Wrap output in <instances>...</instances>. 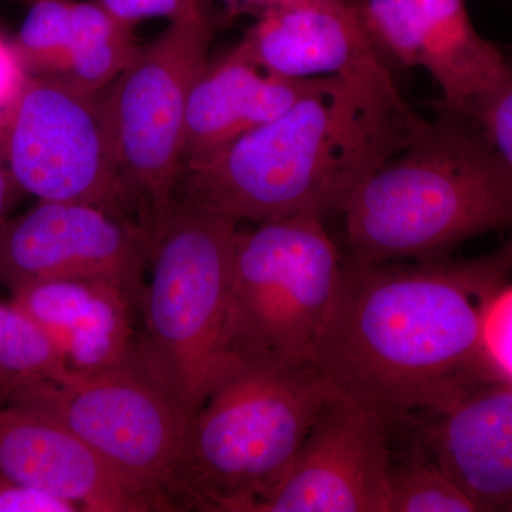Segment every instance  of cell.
<instances>
[{
	"label": "cell",
	"instance_id": "4316f807",
	"mask_svg": "<svg viewBox=\"0 0 512 512\" xmlns=\"http://www.w3.org/2000/svg\"><path fill=\"white\" fill-rule=\"evenodd\" d=\"M221 2L225 3L228 8L237 10V12L258 13L259 10L266 8V6L271 5L276 0H221Z\"/></svg>",
	"mask_w": 512,
	"mask_h": 512
},
{
	"label": "cell",
	"instance_id": "277c9868",
	"mask_svg": "<svg viewBox=\"0 0 512 512\" xmlns=\"http://www.w3.org/2000/svg\"><path fill=\"white\" fill-rule=\"evenodd\" d=\"M335 393L312 363L231 349L188 426L178 510L251 512Z\"/></svg>",
	"mask_w": 512,
	"mask_h": 512
},
{
	"label": "cell",
	"instance_id": "3957f363",
	"mask_svg": "<svg viewBox=\"0 0 512 512\" xmlns=\"http://www.w3.org/2000/svg\"><path fill=\"white\" fill-rule=\"evenodd\" d=\"M342 215L355 261L444 258L478 235L512 231V174L473 117L439 106Z\"/></svg>",
	"mask_w": 512,
	"mask_h": 512
},
{
	"label": "cell",
	"instance_id": "7a4b0ae2",
	"mask_svg": "<svg viewBox=\"0 0 512 512\" xmlns=\"http://www.w3.org/2000/svg\"><path fill=\"white\" fill-rule=\"evenodd\" d=\"M427 120L372 56L320 77L274 120L214 156L184 164L175 200L255 224L343 214L356 191Z\"/></svg>",
	"mask_w": 512,
	"mask_h": 512
},
{
	"label": "cell",
	"instance_id": "8fae6325",
	"mask_svg": "<svg viewBox=\"0 0 512 512\" xmlns=\"http://www.w3.org/2000/svg\"><path fill=\"white\" fill-rule=\"evenodd\" d=\"M349 3L377 56L429 73L440 106L473 117L507 76L510 60L477 32L464 0Z\"/></svg>",
	"mask_w": 512,
	"mask_h": 512
},
{
	"label": "cell",
	"instance_id": "30bf717a",
	"mask_svg": "<svg viewBox=\"0 0 512 512\" xmlns=\"http://www.w3.org/2000/svg\"><path fill=\"white\" fill-rule=\"evenodd\" d=\"M150 232L138 222L80 202L37 201L0 228V286L10 292L55 279L117 282L140 296Z\"/></svg>",
	"mask_w": 512,
	"mask_h": 512
},
{
	"label": "cell",
	"instance_id": "cb8c5ba5",
	"mask_svg": "<svg viewBox=\"0 0 512 512\" xmlns=\"http://www.w3.org/2000/svg\"><path fill=\"white\" fill-rule=\"evenodd\" d=\"M116 18L136 28L146 19H183L204 9L202 0H100Z\"/></svg>",
	"mask_w": 512,
	"mask_h": 512
},
{
	"label": "cell",
	"instance_id": "ac0fdd59",
	"mask_svg": "<svg viewBox=\"0 0 512 512\" xmlns=\"http://www.w3.org/2000/svg\"><path fill=\"white\" fill-rule=\"evenodd\" d=\"M318 79H288L265 72L239 45L217 60H208L188 103L183 167L220 153L274 120Z\"/></svg>",
	"mask_w": 512,
	"mask_h": 512
},
{
	"label": "cell",
	"instance_id": "4fadbf2b",
	"mask_svg": "<svg viewBox=\"0 0 512 512\" xmlns=\"http://www.w3.org/2000/svg\"><path fill=\"white\" fill-rule=\"evenodd\" d=\"M0 480L57 495L80 512L177 511L165 495L128 480L62 424L5 400Z\"/></svg>",
	"mask_w": 512,
	"mask_h": 512
},
{
	"label": "cell",
	"instance_id": "9c48e42d",
	"mask_svg": "<svg viewBox=\"0 0 512 512\" xmlns=\"http://www.w3.org/2000/svg\"><path fill=\"white\" fill-rule=\"evenodd\" d=\"M0 156L20 191L37 201L80 202L126 217L109 103L101 92L32 76Z\"/></svg>",
	"mask_w": 512,
	"mask_h": 512
},
{
	"label": "cell",
	"instance_id": "9a60e30c",
	"mask_svg": "<svg viewBox=\"0 0 512 512\" xmlns=\"http://www.w3.org/2000/svg\"><path fill=\"white\" fill-rule=\"evenodd\" d=\"M134 29L100 0H35L15 40L33 77L99 93L136 55Z\"/></svg>",
	"mask_w": 512,
	"mask_h": 512
},
{
	"label": "cell",
	"instance_id": "83f0119b",
	"mask_svg": "<svg viewBox=\"0 0 512 512\" xmlns=\"http://www.w3.org/2000/svg\"><path fill=\"white\" fill-rule=\"evenodd\" d=\"M33 2H35V0H33Z\"/></svg>",
	"mask_w": 512,
	"mask_h": 512
},
{
	"label": "cell",
	"instance_id": "d4e9b609",
	"mask_svg": "<svg viewBox=\"0 0 512 512\" xmlns=\"http://www.w3.org/2000/svg\"><path fill=\"white\" fill-rule=\"evenodd\" d=\"M0 512H80V508L39 488L0 480Z\"/></svg>",
	"mask_w": 512,
	"mask_h": 512
},
{
	"label": "cell",
	"instance_id": "8992f818",
	"mask_svg": "<svg viewBox=\"0 0 512 512\" xmlns=\"http://www.w3.org/2000/svg\"><path fill=\"white\" fill-rule=\"evenodd\" d=\"M211 40L204 9L170 22L160 35L138 46L107 94L121 208L148 232L174 204L188 103L210 60Z\"/></svg>",
	"mask_w": 512,
	"mask_h": 512
},
{
	"label": "cell",
	"instance_id": "ffe728a7",
	"mask_svg": "<svg viewBox=\"0 0 512 512\" xmlns=\"http://www.w3.org/2000/svg\"><path fill=\"white\" fill-rule=\"evenodd\" d=\"M389 512H477V507L436 461L416 457L392 466Z\"/></svg>",
	"mask_w": 512,
	"mask_h": 512
},
{
	"label": "cell",
	"instance_id": "5bb4252c",
	"mask_svg": "<svg viewBox=\"0 0 512 512\" xmlns=\"http://www.w3.org/2000/svg\"><path fill=\"white\" fill-rule=\"evenodd\" d=\"M12 293V303L45 332L72 375L127 362L137 349L140 296L107 279L37 282Z\"/></svg>",
	"mask_w": 512,
	"mask_h": 512
},
{
	"label": "cell",
	"instance_id": "484cf974",
	"mask_svg": "<svg viewBox=\"0 0 512 512\" xmlns=\"http://www.w3.org/2000/svg\"><path fill=\"white\" fill-rule=\"evenodd\" d=\"M20 188L13 180L8 165L0 156V228L10 218V211L15 205Z\"/></svg>",
	"mask_w": 512,
	"mask_h": 512
},
{
	"label": "cell",
	"instance_id": "7402d4cb",
	"mask_svg": "<svg viewBox=\"0 0 512 512\" xmlns=\"http://www.w3.org/2000/svg\"><path fill=\"white\" fill-rule=\"evenodd\" d=\"M473 119L512 174V60L507 76L485 97Z\"/></svg>",
	"mask_w": 512,
	"mask_h": 512
},
{
	"label": "cell",
	"instance_id": "52a82bcc",
	"mask_svg": "<svg viewBox=\"0 0 512 512\" xmlns=\"http://www.w3.org/2000/svg\"><path fill=\"white\" fill-rule=\"evenodd\" d=\"M343 265L315 215L238 231L229 298L231 349L312 363Z\"/></svg>",
	"mask_w": 512,
	"mask_h": 512
},
{
	"label": "cell",
	"instance_id": "7c38bea8",
	"mask_svg": "<svg viewBox=\"0 0 512 512\" xmlns=\"http://www.w3.org/2000/svg\"><path fill=\"white\" fill-rule=\"evenodd\" d=\"M387 417L332 396L285 477L251 512H389Z\"/></svg>",
	"mask_w": 512,
	"mask_h": 512
},
{
	"label": "cell",
	"instance_id": "d6986e66",
	"mask_svg": "<svg viewBox=\"0 0 512 512\" xmlns=\"http://www.w3.org/2000/svg\"><path fill=\"white\" fill-rule=\"evenodd\" d=\"M72 376L45 332L18 306L0 302V400L30 384Z\"/></svg>",
	"mask_w": 512,
	"mask_h": 512
},
{
	"label": "cell",
	"instance_id": "f1b7e54d",
	"mask_svg": "<svg viewBox=\"0 0 512 512\" xmlns=\"http://www.w3.org/2000/svg\"><path fill=\"white\" fill-rule=\"evenodd\" d=\"M511 2H512V0H511Z\"/></svg>",
	"mask_w": 512,
	"mask_h": 512
},
{
	"label": "cell",
	"instance_id": "6da1fadb",
	"mask_svg": "<svg viewBox=\"0 0 512 512\" xmlns=\"http://www.w3.org/2000/svg\"><path fill=\"white\" fill-rule=\"evenodd\" d=\"M512 275V237L471 259H345L312 365L336 396L387 419L439 414L493 384L485 305Z\"/></svg>",
	"mask_w": 512,
	"mask_h": 512
},
{
	"label": "cell",
	"instance_id": "2e32d148",
	"mask_svg": "<svg viewBox=\"0 0 512 512\" xmlns=\"http://www.w3.org/2000/svg\"><path fill=\"white\" fill-rule=\"evenodd\" d=\"M256 15L238 45L276 76H338L377 55L349 0H276Z\"/></svg>",
	"mask_w": 512,
	"mask_h": 512
},
{
	"label": "cell",
	"instance_id": "e0dca14e",
	"mask_svg": "<svg viewBox=\"0 0 512 512\" xmlns=\"http://www.w3.org/2000/svg\"><path fill=\"white\" fill-rule=\"evenodd\" d=\"M424 441L477 511L512 512V384L493 383L431 414Z\"/></svg>",
	"mask_w": 512,
	"mask_h": 512
},
{
	"label": "cell",
	"instance_id": "5b68a950",
	"mask_svg": "<svg viewBox=\"0 0 512 512\" xmlns=\"http://www.w3.org/2000/svg\"><path fill=\"white\" fill-rule=\"evenodd\" d=\"M238 231L232 218L174 200L150 232L137 353L190 421L231 352Z\"/></svg>",
	"mask_w": 512,
	"mask_h": 512
},
{
	"label": "cell",
	"instance_id": "44dd1931",
	"mask_svg": "<svg viewBox=\"0 0 512 512\" xmlns=\"http://www.w3.org/2000/svg\"><path fill=\"white\" fill-rule=\"evenodd\" d=\"M481 349L494 383L512 384V285H503L485 305Z\"/></svg>",
	"mask_w": 512,
	"mask_h": 512
},
{
	"label": "cell",
	"instance_id": "603a6c76",
	"mask_svg": "<svg viewBox=\"0 0 512 512\" xmlns=\"http://www.w3.org/2000/svg\"><path fill=\"white\" fill-rule=\"evenodd\" d=\"M30 79L18 43L0 30V150Z\"/></svg>",
	"mask_w": 512,
	"mask_h": 512
},
{
	"label": "cell",
	"instance_id": "ba28073f",
	"mask_svg": "<svg viewBox=\"0 0 512 512\" xmlns=\"http://www.w3.org/2000/svg\"><path fill=\"white\" fill-rule=\"evenodd\" d=\"M6 402L57 421L133 483L174 501L190 419L138 356L110 369L40 382Z\"/></svg>",
	"mask_w": 512,
	"mask_h": 512
}]
</instances>
